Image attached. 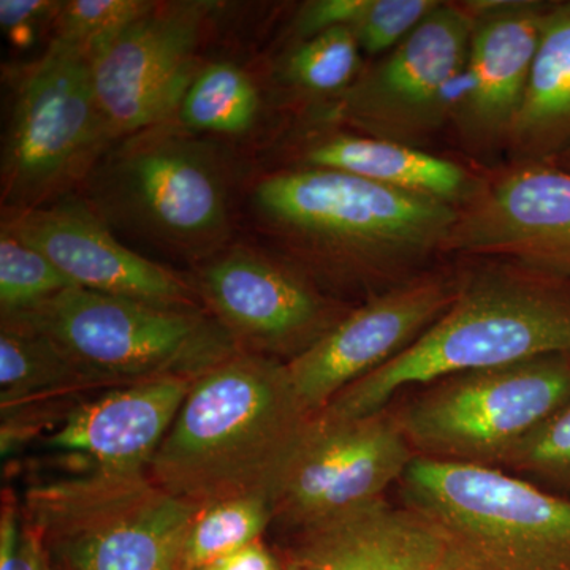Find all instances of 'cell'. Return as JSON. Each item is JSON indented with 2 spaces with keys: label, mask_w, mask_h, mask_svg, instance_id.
<instances>
[{
  "label": "cell",
  "mask_w": 570,
  "mask_h": 570,
  "mask_svg": "<svg viewBox=\"0 0 570 570\" xmlns=\"http://www.w3.org/2000/svg\"><path fill=\"white\" fill-rule=\"evenodd\" d=\"M250 208L275 254L325 292L395 279L445 249L460 216L436 198L317 167L258 179Z\"/></svg>",
  "instance_id": "6da1fadb"
},
{
  "label": "cell",
  "mask_w": 570,
  "mask_h": 570,
  "mask_svg": "<svg viewBox=\"0 0 570 570\" xmlns=\"http://www.w3.org/2000/svg\"><path fill=\"white\" fill-rule=\"evenodd\" d=\"M313 419L287 363L239 352L195 379L148 475L198 509L243 497L273 501Z\"/></svg>",
  "instance_id": "7a4b0ae2"
},
{
  "label": "cell",
  "mask_w": 570,
  "mask_h": 570,
  "mask_svg": "<svg viewBox=\"0 0 570 570\" xmlns=\"http://www.w3.org/2000/svg\"><path fill=\"white\" fill-rule=\"evenodd\" d=\"M558 354L570 355V279L497 266L460 283L436 324L317 415L332 422L366 417L389 409L401 390Z\"/></svg>",
  "instance_id": "3957f363"
},
{
  "label": "cell",
  "mask_w": 570,
  "mask_h": 570,
  "mask_svg": "<svg viewBox=\"0 0 570 570\" xmlns=\"http://www.w3.org/2000/svg\"><path fill=\"white\" fill-rule=\"evenodd\" d=\"M234 183L219 146L170 121L116 141L80 197L111 230L197 266L234 243Z\"/></svg>",
  "instance_id": "277c9868"
},
{
  "label": "cell",
  "mask_w": 570,
  "mask_h": 570,
  "mask_svg": "<svg viewBox=\"0 0 570 570\" xmlns=\"http://www.w3.org/2000/svg\"><path fill=\"white\" fill-rule=\"evenodd\" d=\"M403 505L471 570H570V499L498 468L415 459Z\"/></svg>",
  "instance_id": "5b68a950"
},
{
  "label": "cell",
  "mask_w": 570,
  "mask_h": 570,
  "mask_svg": "<svg viewBox=\"0 0 570 570\" xmlns=\"http://www.w3.org/2000/svg\"><path fill=\"white\" fill-rule=\"evenodd\" d=\"M2 318L47 336L105 390L163 377L197 379L242 352L204 307L157 306L80 287Z\"/></svg>",
  "instance_id": "8992f818"
},
{
  "label": "cell",
  "mask_w": 570,
  "mask_h": 570,
  "mask_svg": "<svg viewBox=\"0 0 570 570\" xmlns=\"http://www.w3.org/2000/svg\"><path fill=\"white\" fill-rule=\"evenodd\" d=\"M21 510L58 570H178L198 508L148 472H78L29 487Z\"/></svg>",
  "instance_id": "52a82bcc"
},
{
  "label": "cell",
  "mask_w": 570,
  "mask_h": 570,
  "mask_svg": "<svg viewBox=\"0 0 570 570\" xmlns=\"http://www.w3.org/2000/svg\"><path fill=\"white\" fill-rule=\"evenodd\" d=\"M89 59L48 45L13 85L0 156L2 213L80 195L115 145Z\"/></svg>",
  "instance_id": "ba28073f"
},
{
  "label": "cell",
  "mask_w": 570,
  "mask_h": 570,
  "mask_svg": "<svg viewBox=\"0 0 570 570\" xmlns=\"http://www.w3.org/2000/svg\"><path fill=\"white\" fill-rule=\"evenodd\" d=\"M570 400V355L469 371L419 390L393 411L419 459L501 468Z\"/></svg>",
  "instance_id": "9c48e42d"
},
{
  "label": "cell",
  "mask_w": 570,
  "mask_h": 570,
  "mask_svg": "<svg viewBox=\"0 0 570 570\" xmlns=\"http://www.w3.org/2000/svg\"><path fill=\"white\" fill-rule=\"evenodd\" d=\"M475 14L441 2L406 39L362 71L332 119L365 137L415 146L450 121Z\"/></svg>",
  "instance_id": "30bf717a"
},
{
  "label": "cell",
  "mask_w": 570,
  "mask_h": 570,
  "mask_svg": "<svg viewBox=\"0 0 570 570\" xmlns=\"http://www.w3.org/2000/svg\"><path fill=\"white\" fill-rule=\"evenodd\" d=\"M189 277L202 306L239 351L284 363L305 354L352 309L291 262L243 243L194 266Z\"/></svg>",
  "instance_id": "8fae6325"
},
{
  "label": "cell",
  "mask_w": 570,
  "mask_h": 570,
  "mask_svg": "<svg viewBox=\"0 0 570 570\" xmlns=\"http://www.w3.org/2000/svg\"><path fill=\"white\" fill-rule=\"evenodd\" d=\"M415 459L389 409L336 422L314 415L273 498L272 527L294 535L381 501Z\"/></svg>",
  "instance_id": "7c38bea8"
},
{
  "label": "cell",
  "mask_w": 570,
  "mask_h": 570,
  "mask_svg": "<svg viewBox=\"0 0 570 570\" xmlns=\"http://www.w3.org/2000/svg\"><path fill=\"white\" fill-rule=\"evenodd\" d=\"M216 9L202 0L156 2L89 58L116 140L174 121L202 69L197 55Z\"/></svg>",
  "instance_id": "4fadbf2b"
},
{
  "label": "cell",
  "mask_w": 570,
  "mask_h": 570,
  "mask_svg": "<svg viewBox=\"0 0 570 570\" xmlns=\"http://www.w3.org/2000/svg\"><path fill=\"white\" fill-rule=\"evenodd\" d=\"M450 277H411L352 307L305 354L287 363L296 395L313 415L341 392L407 351L455 302Z\"/></svg>",
  "instance_id": "5bb4252c"
},
{
  "label": "cell",
  "mask_w": 570,
  "mask_h": 570,
  "mask_svg": "<svg viewBox=\"0 0 570 570\" xmlns=\"http://www.w3.org/2000/svg\"><path fill=\"white\" fill-rule=\"evenodd\" d=\"M445 249L570 279V171L519 164L469 200Z\"/></svg>",
  "instance_id": "9a60e30c"
},
{
  "label": "cell",
  "mask_w": 570,
  "mask_h": 570,
  "mask_svg": "<svg viewBox=\"0 0 570 570\" xmlns=\"http://www.w3.org/2000/svg\"><path fill=\"white\" fill-rule=\"evenodd\" d=\"M2 214V227L43 254L75 287L157 306L204 307L190 277L122 245L80 195Z\"/></svg>",
  "instance_id": "2e32d148"
},
{
  "label": "cell",
  "mask_w": 570,
  "mask_h": 570,
  "mask_svg": "<svg viewBox=\"0 0 570 570\" xmlns=\"http://www.w3.org/2000/svg\"><path fill=\"white\" fill-rule=\"evenodd\" d=\"M549 6L531 0L466 2L475 14L474 31L450 121L472 151L508 146Z\"/></svg>",
  "instance_id": "e0dca14e"
},
{
  "label": "cell",
  "mask_w": 570,
  "mask_h": 570,
  "mask_svg": "<svg viewBox=\"0 0 570 570\" xmlns=\"http://www.w3.org/2000/svg\"><path fill=\"white\" fill-rule=\"evenodd\" d=\"M194 381L154 379L82 400L45 445L77 461L78 472L146 474Z\"/></svg>",
  "instance_id": "ac0fdd59"
},
{
  "label": "cell",
  "mask_w": 570,
  "mask_h": 570,
  "mask_svg": "<svg viewBox=\"0 0 570 570\" xmlns=\"http://www.w3.org/2000/svg\"><path fill=\"white\" fill-rule=\"evenodd\" d=\"M448 551L430 521L381 499L296 532L284 560L299 570H442Z\"/></svg>",
  "instance_id": "d6986e66"
},
{
  "label": "cell",
  "mask_w": 570,
  "mask_h": 570,
  "mask_svg": "<svg viewBox=\"0 0 570 570\" xmlns=\"http://www.w3.org/2000/svg\"><path fill=\"white\" fill-rule=\"evenodd\" d=\"M105 390L78 370L47 336L14 321H0L2 423L26 439L81 403L82 393ZM108 392V390H105Z\"/></svg>",
  "instance_id": "ffe728a7"
},
{
  "label": "cell",
  "mask_w": 570,
  "mask_h": 570,
  "mask_svg": "<svg viewBox=\"0 0 570 570\" xmlns=\"http://www.w3.org/2000/svg\"><path fill=\"white\" fill-rule=\"evenodd\" d=\"M303 164L344 171L453 206L464 198L471 200L479 193L474 179L459 164L422 151L417 146L365 135L335 134L318 138L305 149Z\"/></svg>",
  "instance_id": "44dd1931"
},
{
  "label": "cell",
  "mask_w": 570,
  "mask_h": 570,
  "mask_svg": "<svg viewBox=\"0 0 570 570\" xmlns=\"http://www.w3.org/2000/svg\"><path fill=\"white\" fill-rule=\"evenodd\" d=\"M508 148L521 163H554L570 149V0L550 3Z\"/></svg>",
  "instance_id": "7402d4cb"
},
{
  "label": "cell",
  "mask_w": 570,
  "mask_h": 570,
  "mask_svg": "<svg viewBox=\"0 0 570 570\" xmlns=\"http://www.w3.org/2000/svg\"><path fill=\"white\" fill-rule=\"evenodd\" d=\"M262 112V96L246 70L234 62L202 66L176 112L175 122L195 135L245 137Z\"/></svg>",
  "instance_id": "603a6c76"
},
{
  "label": "cell",
  "mask_w": 570,
  "mask_h": 570,
  "mask_svg": "<svg viewBox=\"0 0 570 570\" xmlns=\"http://www.w3.org/2000/svg\"><path fill=\"white\" fill-rule=\"evenodd\" d=\"M273 523L266 497L225 499L195 513L184 538L178 570H198L232 551L264 538Z\"/></svg>",
  "instance_id": "cb8c5ba5"
},
{
  "label": "cell",
  "mask_w": 570,
  "mask_h": 570,
  "mask_svg": "<svg viewBox=\"0 0 570 570\" xmlns=\"http://www.w3.org/2000/svg\"><path fill=\"white\" fill-rule=\"evenodd\" d=\"M360 45L348 28L317 33L288 55L285 80L309 96L340 99L354 85L360 71Z\"/></svg>",
  "instance_id": "d4e9b609"
},
{
  "label": "cell",
  "mask_w": 570,
  "mask_h": 570,
  "mask_svg": "<svg viewBox=\"0 0 570 570\" xmlns=\"http://www.w3.org/2000/svg\"><path fill=\"white\" fill-rule=\"evenodd\" d=\"M70 287L43 254L0 225V317L26 313Z\"/></svg>",
  "instance_id": "484cf974"
},
{
  "label": "cell",
  "mask_w": 570,
  "mask_h": 570,
  "mask_svg": "<svg viewBox=\"0 0 570 570\" xmlns=\"http://www.w3.org/2000/svg\"><path fill=\"white\" fill-rule=\"evenodd\" d=\"M149 0H67L51 22L50 45L91 58L116 33L153 9Z\"/></svg>",
  "instance_id": "4316f807"
},
{
  "label": "cell",
  "mask_w": 570,
  "mask_h": 570,
  "mask_svg": "<svg viewBox=\"0 0 570 570\" xmlns=\"http://www.w3.org/2000/svg\"><path fill=\"white\" fill-rule=\"evenodd\" d=\"M499 469L570 491V400L524 438Z\"/></svg>",
  "instance_id": "83f0119b"
},
{
  "label": "cell",
  "mask_w": 570,
  "mask_h": 570,
  "mask_svg": "<svg viewBox=\"0 0 570 570\" xmlns=\"http://www.w3.org/2000/svg\"><path fill=\"white\" fill-rule=\"evenodd\" d=\"M439 6L438 0H366L351 31L360 50L371 56L385 55Z\"/></svg>",
  "instance_id": "f1b7e54d"
},
{
  "label": "cell",
  "mask_w": 570,
  "mask_h": 570,
  "mask_svg": "<svg viewBox=\"0 0 570 570\" xmlns=\"http://www.w3.org/2000/svg\"><path fill=\"white\" fill-rule=\"evenodd\" d=\"M59 6L61 2L51 0H2L0 26L18 47L31 45L40 29L50 32Z\"/></svg>",
  "instance_id": "f546056e"
},
{
  "label": "cell",
  "mask_w": 570,
  "mask_h": 570,
  "mask_svg": "<svg viewBox=\"0 0 570 570\" xmlns=\"http://www.w3.org/2000/svg\"><path fill=\"white\" fill-rule=\"evenodd\" d=\"M366 0H313L299 10L295 20L296 36L302 40L335 28H348L355 24L365 9Z\"/></svg>",
  "instance_id": "4dcf8cb0"
},
{
  "label": "cell",
  "mask_w": 570,
  "mask_h": 570,
  "mask_svg": "<svg viewBox=\"0 0 570 570\" xmlns=\"http://www.w3.org/2000/svg\"><path fill=\"white\" fill-rule=\"evenodd\" d=\"M198 570H287V566L284 558L277 557L261 539Z\"/></svg>",
  "instance_id": "1f68e13d"
},
{
  "label": "cell",
  "mask_w": 570,
  "mask_h": 570,
  "mask_svg": "<svg viewBox=\"0 0 570 570\" xmlns=\"http://www.w3.org/2000/svg\"><path fill=\"white\" fill-rule=\"evenodd\" d=\"M14 570H58L52 564L50 554L41 543L39 534L28 527L24 520H22L20 551H18Z\"/></svg>",
  "instance_id": "d6a6232c"
},
{
  "label": "cell",
  "mask_w": 570,
  "mask_h": 570,
  "mask_svg": "<svg viewBox=\"0 0 570 570\" xmlns=\"http://www.w3.org/2000/svg\"><path fill=\"white\" fill-rule=\"evenodd\" d=\"M442 570H471L466 568V566L463 564V562H460L459 560H455V558L450 557L448 551V560L444 562V568Z\"/></svg>",
  "instance_id": "836d02e7"
},
{
  "label": "cell",
  "mask_w": 570,
  "mask_h": 570,
  "mask_svg": "<svg viewBox=\"0 0 570 570\" xmlns=\"http://www.w3.org/2000/svg\"><path fill=\"white\" fill-rule=\"evenodd\" d=\"M551 164L558 165V167L562 168V170L570 171V149Z\"/></svg>",
  "instance_id": "e575fe53"
},
{
  "label": "cell",
  "mask_w": 570,
  "mask_h": 570,
  "mask_svg": "<svg viewBox=\"0 0 570 570\" xmlns=\"http://www.w3.org/2000/svg\"><path fill=\"white\" fill-rule=\"evenodd\" d=\"M285 566H287V570H299V569H296L295 566H292L291 562H287V561H285Z\"/></svg>",
  "instance_id": "d590c367"
}]
</instances>
